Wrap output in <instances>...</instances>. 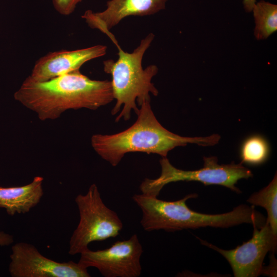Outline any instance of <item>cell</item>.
<instances>
[{
	"label": "cell",
	"instance_id": "3957f363",
	"mask_svg": "<svg viewBox=\"0 0 277 277\" xmlns=\"http://www.w3.org/2000/svg\"><path fill=\"white\" fill-rule=\"evenodd\" d=\"M197 196L192 193L179 200L166 201L142 193L134 194L132 199L142 211L141 224L147 231H174L207 226L227 228L244 223L260 227L266 221L265 216L256 211L253 205H241L222 214L195 212L188 208L186 201Z\"/></svg>",
	"mask_w": 277,
	"mask_h": 277
},
{
	"label": "cell",
	"instance_id": "7c38bea8",
	"mask_svg": "<svg viewBox=\"0 0 277 277\" xmlns=\"http://www.w3.org/2000/svg\"><path fill=\"white\" fill-rule=\"evenodd\" d=\"M44 178L34 177L28 184L22 186L0 187V208L11 216L25 214L36 206L43 196Z\"/></svg>",
	"mask_w": 277,
	"mask_h": 277
},
{
	"label": "cell",
	"instance_id": "5bb4252c",
	"mask_svg": "<svg viewBox=\"0 0 277 277\" xmlns=\"http://www.w3.org/2000/svg\"><path fill=\"white\" fill-rule=\"evenodd\" d=\"M247 202L253 206H259L266 209L269 223L274 233L277 234V177L274 175L270 183L263 189L252 194Z\"/></svg>",
	"mask_w": 277,
	"mask_h": 277
},
{
	"label": "cell",
	"instance_id": "2e32d148",
	"mask_svg": "<svg viewBox=\"0 0 277 277\" xmlns=\"http://www.w3.org/2000/svg\"><path fill=\"white\" fill-rule=\"evenodd\" d=\"M83 0H52L55 10L61 15L68 16L72 14L77 5Z\"/></svg>",
	"mask_w": 277,
	"mask_h": 277
},
{
	"label": "cell",
	"instance_id": "ac0fdd59",
	"mask_svg": "<svg viewBox=\"0 0 277 277\" xmlns=\"http://www.w3.org/2000/svg\"><path fill=\"white\" fill-rule=\"evenodd\" d=\"M256 3V0H243V4L246 12H252V8Z\"/></svg>",
	"mask_w": 277,
	"mask_h": 277
},
{
	"label": "cell",
	"instance_id": "e0dca14e",
	"mask_svg": "<svg viewBox=\"0 0 277 277\" xmlns=\"http://www.w3.org/2000/svg\"><path fill=\"white\" fill-rule=\"evenodd\" d=\"M13 237L12 235L0 230V246H7L13 243Z\"/></svg>",
	"mask_w": 277,
	"mask_h": 277
},
{
	"label": "cell",
	"instance_id": "6da1fadb",
	"mask_svg": "<svg viewBox=\"0 0 277 277\" xmlns=\"http://www.w3.org/2000/svg\"><path fill=\"white\" fill-rule=\"evenodd\" d=\"M14 98L44 121L70 109L96 110L114 96L111 81L92 80L77 70L44 82L26 78Z\"/></svg>",
	"mask_w": 277,
	"mask_h": 277
},
{
	"label": "cell",
	"instance_id": "30bf717a",
	"mask_svg": "<svg viewBox=\"0 0 277 277\" xmlns=\"http://www.w3.org/2000/svg\"><path fill=\"white\" fill-rule=\"evenodd\" d=\"M107 50L106 46L96 45L75 50L50 52L35 62L30 75L26 78L33 82H44L80 70L86 63L103 56Z\"/></svg>",
	"mask_w": 277,
	"mask_h": 277
},
{
	"label": "cell",
	"instance_id": "8992f818",
	"mask_svg": "<svg viewBox=\"0 0 277 277\" xmlns=\"http://www.w3.org/2000/svg\"><path fill=\"white\" fill-rule=\"evenodd\" d=\"M80 221L69 241L68 253L81 254L94 241H102L119 235L123 225L117 213L103 202L97 186L91 184L87 192L75 199Z\"/></svg>",
	"mask_w": 277,
	"mask_h": 277
},
{
	"label": "cell",
	"instance_id": "52a82bcc",
	"mask_svg": "<svg viewBox=\"0 0 277 277\" xmlns=\"http://www.w3.org/2000/svg\"><path fill=\"white\" fill-rule=\"evenodd\" d=\"M143 247L137 234L129 239L118 241L110 247L80 254L78 263L85 268H97L105 277H137L141 275V257Z\"/></svg>",
	"mask_w": 277,
	"mask_h": 277
},
{
	"label": "cell",
	"instance_id": "ba28073f",
	"mask_svg": "<svg viewBox=\"0 0 277 277\" xmlns=\"http://www.w3.org/2000/svg\"><path fill=\"white\" fill-rule=\"evenodd\" d=\"M252 238L242 245L231 250H224L206 241L201 243L217 251L229 263L234 276L256 277L262 274L263 262L269 252H274L277 245V234L266 221L260 228L253 225Z\"/></svg>",
	"mask_w": 277,
	"mask_h": 277
},
{
	"label": "cell",
	"instance_id": "277c9868",
	"mask_svg": "<svg viewBox=\"0 0 277 277\" xmlns=\"http://www.w3.org/2000/svg\"><path fill=\"white\" fill-rule=\"evenodd\" d=\"M154 36L152 33L148 34L131 52L124 51L117 43L115 45L118 49L117 60L103 62L104 72L111 76L114 100L116 101L111 114L115 115L121 110L116 117V122L121 119L129 120L132 110L136 114L138 112L137 105L140 106L144 102L151 101L150 93L154 96L159 94L152 83L153 77L158 72V67L154 64L144 69L142 66L144 55Z\"/></svg>",
	"mask_w": 277,
	"mask_h": 277
},
{
	"label": "cell",
	"instance_id": "9c48e42d",
	"mask_svg": "<svg viewBox=\"0 0 277 277\" xmlns=\"http://www.w3.org/2000/svg\"><path fill=\"white\" fill-rule=\"evenodd\" d=\"M9 272L12 277H90L87 268L73 261L57 262L42 255L32 244L11 248Z\"/></svg>",
	"mask_w": 277,
	"mask_h": 277
},
{
	"label": "cell",
	"instance_id": "9a60e30c",
	"mask_svg": "<svg viewBox=\"0 0 277 277\" xmlns=\"http://www.w3.org/2000/svg\"><path fill=\"white\" fill-rule=\"evenodd\" d=\"M270 154L268 142L263 136L255 134L246 138L240 148L241 163L256 166L265 163Z\"/></svg>",
	"mask_w": 277,
	"mask_h": 277
},
{
	"label": "cell",
	"instance_id": "7a4b0ae2",
	"mask_svg": "<svg viewBox=\"0 0 277 277\" xmlns=\"http://www.w3.org/2000/svg\"><path fill=\"white\" fill-rule=\"evenodd\" d=\"M135 123L127 129L113 134H95L91 144L103 160L116 166L129 152L153 153L167 157L175 147L195 144L206 147L215 145L221 138L217 134L206 137H185L164 128L156 118L147 101L140 106Z\"/></svg>",
	"mask_w": 277,
	"mask_h": 277
},
{
	"label": "cell",
	"instance_id": "5b68a950",
	"mask_svg": "<svg viewBox=\"0 0 277 277\" xmlns=\"http://www.w3.org/2000/svg\"><path fill=\"white\" fill-rule=\"evenodd\" d=\"M204 166L195 170H183L174 167L167 157L160 160L161 173L156 179H145L140 189L142 194L157 197L167 184L179 181H197L205 185H216L226 187L239 193L241 191L235 185L242 179L252 177L251 171L241 162L235 164H219L216 156L204 157Z\"/></svg>",
	"mask_w": 277,
	"mask_h": 277
},
{
	"label": "cell",
	"instance_id": "4fadbf2b",
	"mask_svg": "<svg viewBox=\"0 0 277 277\" xmlns=\"http://www.w3.org/2000/svg\"><path fill=\"white\" fill-rule=\"evenodd\" d=\"M253 12L254 35L258 40L267 39L277 30V5L261 0L256 2Z\"/></svg>",
	"mask_w": 277,
	"mask_h": 277
},
{
	"label": "cell",
	"instance_id": "8fae6325",
	"mask_svg": "<svg viewBox=\"0 0 277 277\" xmlns=\"http://www.w3.org/2000/svg\"><path fill=\"white\" fill-rule=\"evenodd\" d=\"M168 0H109L103 11L87 10L82 16L88 25L96 29L110 38V30L123 19L131 16L154 15L165 9Z\"/></svg>",
	"mask_w": 277,
	"mask_h": 277
}]
</instances>
